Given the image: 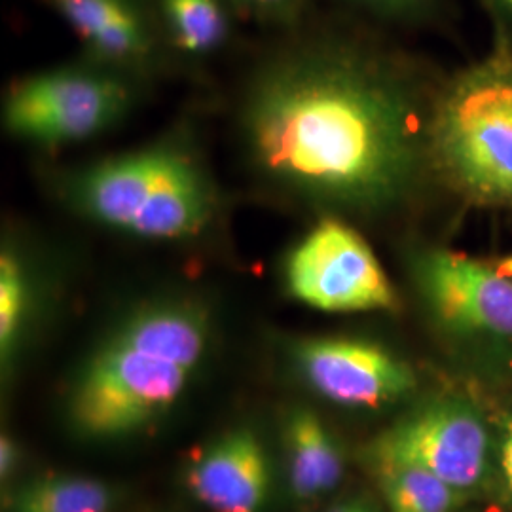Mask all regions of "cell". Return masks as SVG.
Listing matches in <instances>:
<instances>
[{
  "mask_svg": "<svg viewBox=\"0 0 512 512\" xmlns=\"http://www.w3.org/2000/svg\"><path fill=\"white\" fill-rule=\"evenodd\" d=\"M412 274L435 327L478 363L512 370V279L471 256L427 249Z\"/></svg>",
  "mask_w": 512,
  "mask_h": 512,
  "instance_id": "277c9868",
  "label": "cell"
},
{
  "mask_svg": "<svg viewBox=\"0 0 512 512\" xmlns=\"http://www.w3.org/2000/svg\"><path fill=\"white\" fill-rule=\"evenodd\" d=\"M270 461L251 429L209 442L184 471L192 497L211 512H260L270 494Z\"/></svg>",
  "mask_w": 512,
  "mask_h": 512,
  "instance_id": "30bf717a",
  "label": "cell"
},
{
  "mask_svg": "<svg viewBox=\"0 0 512 512\" xmlns=\"http://www.w3.org/2000/svg\"><path fill=\"white\" fill-rule=\"evenodd\" d=\"M389 512H452L461 492L416 467L376 471Z\"/></svg>",
  "mask_w": 512,
  "mask_h": 512,
  "instance_id": "2e32d148",
  "label": "cell"
},
{
  "mask_svg": "<svg viewBox=\"0 0 512 512\" xmlns=\"http://www.w3.org/2000/svg\"><path fill=\"white\" fill-rule=\"evenodd\" d=\"M497 270H499V272H503V274L507 275V277H511L512 279V255L505 256L503 260H499V262H497Z\"/></svg>",
  "mask_w": 512,
  "mask_h": 512,
  "instance_id": "cb8c5ba5",
  "label": "cell"
},
{
  "mask_svg": "<svg viewBox=\"0 0 512 512\" xmlns=\"http://www.w3.org/2000/svg\"><path fill=\"white\" fill-rule=\"evenodd\" d=\"M192 374L107 336L74 384L69 404L74 429L90 439L139 431L181 399Z\"/></svg>",
  "mask_w": 512,
  "mask_h": 512,
  "instance_id": "5b68a950",
  "label": "cell"
},
{
  "mask_svg": "<svg viewBox=\"0 0 512 512\" xmlns=\"http://www.w3.org/2000/svg\"><path fill=\"white\" fill-rule=\"evenodd\" d=\"M499 475L505 494L512 501V412L503 418L499 433Z\"/></svg>",
  "mask_w": 512,
  "mask_h": 512,
  "instance_id": "d6986e66",
  "label": "cell"
},
{
  "mask_svg": "<svg viewBox=\"0 0 512 512\" xmlns=\"http://www.w3.org/2000/svg\"><path fill=\"white\" fill-rule=\"evenodd\" d=\"M366 6L389 16H412L420 14L433 0H361Z\"/></svg>",
  "mask_w": 512,
  "mask_h": 512,
  "instance_id": "ffe728a7",
  "label": "cell"
},
{
  "mask_svg": "<svg viewBox=\"0 0 512 512\" xmlns=\"http://www.w3.org/2000/svg\"><path fill=\"white\" fill-rule=\"evenodd\" d=\"M486 6L494 12L495 21L499 23V31L512 38V0H484Z\"/></svg>",
  "mask_w": 512,
  "mask_h": 512,
  "instance_id": "7402d4cb",
  "label": "cell"
},
{
  "mask_svg": "<svg viewBox=\"0 0 512 512\" xmlns=\"http://www.w3.org/2000/svg\"><path fill=\"white\" fill-rule=\"evenodd\" d=\"M363 512H380L376 507H374V503H370V501H366L365 509Z\"/></svg>",
  "mask_w": 512,
  "mask_h": 512,
  "instance_id": "d4e9b609",
  "label": "cell"
},
{
  "mask_svg": "<svg viewBox=\"0 0 512 512\" xmlns=\"http://www.w3.org/2000/svg\"><path fill=\"white\" fill-rule=\"evenodd\" d=\"M366 501L368 499H365V497H351V499H344V501L336 503L327 512H363Z\"/></svg>",
  "mask_w": 512,
  "mask_h": 512,
  "instance_id": "603a6c76",
  "label": "cell"
},
{
  "mask_svg": "<svg viewBox=\"0 0 512 512\" xmlns=\"http://www.w3.org/2000/svg\"><path fill=\"white\" fill-rule=\"evenodd\" d=\"M158 6L169 37L186 54H211L228 37L222 0H158Z\"/></svg>",
  "mask_w": 512,
  "mask_h": 512,
  "instance_id": "9a60e30c",
  "label": "cell"
},
{
  "mask_svg": "<svg viewBox=\"0 0 512 512\" xmlns=\"http://www.w3.org/2000/svg\"><path fill=\"white\" fill-rule=\"evenodd\" d=\"M69 198L88 219L156 241L202 234L217 207L202 164L175 145L143 148L86 167L69 184Z\"/></svg>",
  "mask_w": 512,
  "mask_h": 512,
  "instance_id": "3957f363",
  "label": "cell"
},
{
  "mask_svg": "<svg viewBox=\"0 0 512 512\" xmlns=\"http://www.w3.org/2000/svg\"><path fill=\"white\" fill-rule=\"evenodd\" d=\"M285 444L294 497L313 501L342 482V450L315 412L308 408L294 410L285 425Z\"/></svg>",
  "mask_w": 512,
  "mask_h": 512,
  "instance_id": "4fadbf2b",
  "label": "cell"
},
{
  "mask_svg": "<svg viewBox=\"0 0 512 512\" xmlns=\"http://www.w3.org/2000/svg\"><path fill=\"white\" fill-rule=\"evenodd\" d=\"M19 463V448L16 440L10 435H2L0 439V476L2 480L16 473Z\"/></svg>",
  "mask_w": 512,
  "mask_h": 512,
  "instance_id": "44dd1931",
  "label": "cell"
},
{
  "mask_svg": "<svg viewBox=\"0 0 512 512\" xmlns=\"http://www.w3.org/2000/svg\"><path fill=\"white\" fill-rule=\"evenodd\" d=\"M403 80L342 40L294 48L260 76L245 110L258 171L311 202L378 211L427 160V129Z\"/></svg>",
  "mask_w": 512,
  "mask_h": 512,
  "instance_id": "6da1fadb",
  "label": "cell"
},
{
  "mask_svg": "<svg viewBox=\"0 0 512 512\" xmlns=\"http://www.w3.org/2000/svg\"><path fill=\"white\" fill-rule=\"evenodd\" d=\"M211 334L207 308L186 298H169L131 311L109 336L129 348L196 372L207 357Z\"/></svg>",
  "mask_w": 512,
  "mask_h": 512,
  "instance_id": "7c38bea8",
  "label": "cell"
},
{
  "mask_svg": "<svg viewBox=\"0 0 512 512\" xmlns=\"http://www.w3.org/2000/svg\"><path fill=\"white\" fill-rule=\"evenodd\" d=\"M116 490L90 476H37L4 494L6 512H112Z\"/></svg>",
  "mask_w": 512,
  "mask_h": 512,
  "instance_id": "5bb4252c",
  "label": "cell"
},
{
  "mask_svg": "<svg viewBox=\"0 0 512 512\" xmlns=\"http://www.w3.org/2000/svg\"><path fill=\"white\" fill-rule=\"evenodd\" d=\"M304 380L325 399L349 408L397 403L416 387V374L393 351L359 338H306L293 346Z\"/></svg>",
  "mask_w": 512,
  "mask_h": 512,
  "instance_id": "9c48e42d",
  "label": "cell"
},
{
  "mask_svg": "<svg viewBox=\"0 0 512 512\" xmlns=\"http://www.w3.org/2000/svg\"><path fill=\"white\" fill-rule=\"evenodd\" d=\"M29 279L16 253L4 249L0 258V353L10 361L29 311Z\"/></svg>",
  "mask_w": 512,
  "mask_h": 512,
  "instance_id": "e0dca14e",
  "label": "cell"
},
{
  "mask_svg": "<svg viewBox=\"0 0 512 512\" xmlns=\"http://www.w3.org/2000/svg\"><path fill=\"white\" fill-rule=\"evenodd\" d=\"M126 84L107 69L67 67L31 76L6 101V129L37 145H71L110 128L128 109Z\"/></svg>",
  "mask_w": 512,
  "mask_h": 512,
  "instance_id": "52a82bcc",
  "label": "cell"
},
{
  "mask_svg": "<svg viewBox=\"0 0 512 512\" xmlns=\"http://www.w3.org/2000/svg\"><path fill=\"white\" fill-rule=\"evenodd\" d=\"M294 298L327 313L391 311L397 294L361 234L340 220H323L296 243L285 264Z\"/></svg>",
  "mask_w": 512,
  "mask_h": 512,
  "instance_id": "ba28073f",
  "label": "cell"
},
{
  "mask_svg": "<svg viewBox=\"0 0 512 512\" xmlns=\"http://www.w3.org/2000/svg\"><path fill=\"white\" fill-rule=\"evenodd\" d=\"M247 12L264 19L287 21L293 19L300 10L304 0H234Z\"/></svg>",
  "mask_w": 512,
  "mask_h": 512,
  "instance_id": "ac0fdd59",
  "label": "cell"
},
{
  "mask_svg": "<svg viewBox=\"0 0 512 512\" xmlns=\"http://www.w3.org/2000/svg\"><path fill=\"white\" fill-rule=\"evenodd\" d=\"M427 160L476 207L512 211V38L463 69L427 118Z\"/></svg>",
  "mask_w": 512,
  "mask_h": 512,
  "instance_id": "7a4b0ae2",
  "label": "cell"
},
{
  "mask_svg": "<svg viewBox=\"0 0 512 512\" xmlns=\"http://www.w3.org/2000/svg\"><path fill=\"white\" fill-rule=\"evenodd\" d=\"M63 19L86 50L109 69L143 65L154 33L139 0H42Z\"/></svg>",
  "mask_w": 512,
  "mask_h": 512,
  "instance_id": "8fae6325",
  "label": "cell"
},
{
  "mask_svg": "<svg viewBox=\"0 0 512 512\" xmlns=\"http://www.w3.org/2000/svg\"><path fill=\"white\" fill-rule=\"evenodd\" d=\"M365 454L374 471L416 467L465 494L490 473V431L473 404L437 399L387 427Z\"/></svg>",
  "mask_w": 512,
  "mask_h": 512,
  "instance_id": "8992f818",
  "label": "cell"
}]
</instances>
